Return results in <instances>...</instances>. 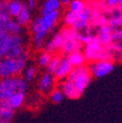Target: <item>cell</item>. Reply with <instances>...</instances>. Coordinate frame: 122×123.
Masks as SVG:
<instances>
[{
    "instance_id": "6da1fadb",
    "label": "cell",
    "mask_w": 122,
    "mask_h": 123,
    "mask_svg": "<svg viewBox=\"0 0 122 123\" xmlns=\"http://www.w3.org/2000/svg\"><path fill=\"white\" fill-rule=\"evenodd\" d=\"M60 19V11L42 13L40 17L35 18L30 24V30L33 37L34 48L39 50L43 48L45 39L49 32L55 27Z\"/></svg>"
},
{
    "instance_id": "7a4b0ae2",
    "label": "cell",
    "mask_w": 122,
    "mask_h": 123,
    "mask_svg": "<svg viewBox=\"0 0 122 123\" xmlns=\"http://www.w3.org/2000/svg\"><path fill=\"white\" fill-rule=\"evenodd\" d=\"M28 61L27 51L16 58L4 57L0 59V78L18 75L26 67Z\"/></svg>"
},
{
    "instance_id": "3957f363",
    "label": "cell",
    "mask_w": 122,
    "mask_h": 123,
    "mask_svg": "<svg viewBox=\"0 0 122 123\" xmlns=\"http://www.w3.org/2000/svg\"><path fill=\"white\" fill-rule=\"evenodd\" d=\"M84 45V55L86 57V60L89 62H95L99 60H111L113 58L111 51L105 48L95 34L91 35L90 39Z\"/></svg>"
},
{
    "instance_id": "277c9868",
    "label": "cell",
    "mask_w": 122,
    "mask_h": 123,
    "mask_svg": "<svg viewBox=\"0 0 122 123\" xmlns=\"http://www.w3.org/2000/svg\"><path fill=\"white\" fill-rule=\"evenodd\" d=\"M27 82L18 75L0 78V100H9L18 91L26 92Z\"/></svg>"
},
{
    "instance_id": "5b68a950",
    "label": "cell",
    "mask_w": 122,
    "mask_h": 123,
    "mask_svg": "<svg viewBox=\"0 0 122 123\" xmlns=\"http://www.w3.org/2000/svg\"><path fill=\"white\" fill-rule=\"evenodd\" d=\"M67 78H69L73 82L76 91L81 96L90 84L91 79H92V74H91L89 68L83 65L79 67H74Z\"/></svg>"
},
{
    "instance_id": "8992f818",
    "label": "cell",
    "mask_w": 122,
    "mask_h": 123,
    "mask_svg": "<svg viewBox=\"0 0 122 123\" xmlns=\"http://www.w3.org/2000/svg\"><path fill=\"white\" fill-rule=\"evenodd\" d=\"M89 69L92 76L96 78H103L113 71L114 64L111 60H99L92 62Z\"/></svg>"
},
{
    "instance_id": "52a82bcc",
    "label": "cell",
    "mask_w": 122,
    "mask_h": 123,
    "mask_svg": "<svg viewBox=\"0 0 122 123\" xmlns=\"http://www.w3.org/2000/svg\"><path fill=\"white\" fill-rule=\"evenodd\" d=\"M25 41L26 39L22 34H12L11 38V46L6 57L16 58L21 56L22 54L26 52L25 49Z\"/></svg>"
},
{
    "instance_id": "ba28073f",
    "label": "cell",
    "mask_w": 122,
    "mask_h": 123,
    "mask_svg": "<svg viewBox=\"0 0 122 123\" xmlns=\"http://www.w3.org/2000/svg\"><path fill=\"white\" fill-rule=\"evenodd\" d=\"M92 13L93 9L90 6H86L79 14H78V19L73 25V28L76 29L77 31H84L87 28L90 27L91 19H92Z\"/></svg>"
},
{
    "instance_id": "9c48e42d",
    "label": "cell",
    "mask_w": 122,
    "mask_h": 123,
    "mask_svg": "<svg viewBox=\"0 0 122 123\" xmlns=\"http://www.w3.org/2000/svg\"><path fill=\"white\" fill-rule=\"evenodd\" d=\"M73 66L71 64V62L67 57H62L61 58V62H60V65L57 68V70L55 71L54 75L55 77L58 79V80H64L66 78L68 77V75L70 74L71 70L73 69Z\"/></svg>"
},
{
    "instance_id": "30bf717a",
    "label": "cell",
    "mask_w": 122,
    "mask_h": 123,
    "mask_svg": "<svg viewBox=\"0 0 122 123\" xmlns=\"http://www.w3.org/2000/svg\"><path fill=\"white\" fill-rule=\"evenodd\" d=\"M65 42V37L63 32H57L56 34H54L49 40L45 41L43 48L45 49V51H47L49 53H55L58 50H61L63 47V44Z\"/></svg>"
},
{
    "instance_id": "8fae6325",
    "label": "cell",
    "mask_w": 122,
    "mask_h": 123,
    "mask_svg": "<svg viewBox=\"0 0 122 123\" xmlns=\"http://www.w3.org/2000/svg\"><path fill=\"white\" fill-rule=\"evenodd\" d=\"M38 86L41 93L45 95L50 94L55 86V75L48 71L45 72L44 74H42V76L39 79Z\"/></svg>"
},
{
    "instance_id": "7c38bea8",
    "label": "cell",
    "mask_w": 122,
    "mask_h": 123,
    "mask_svg": "<svg viewBox=\"0 0 122 123\" xmlns=\"http://www.w3.org/2000/svg\"><path fill=\"white\" fill-rule=\"evenodd\" d=\"M97 37L105 48H109L112 43V28L109 25H104L97 27Z\"/></svg>"
},
{
    "instance_id": "4fadbf2b",
    "label": "cell",
    "mask_w": 122,
    "mask_h": 123,
    "mask_svg": "<svg viewBox=\"0 0 122 123\" xmlns=\"http://www.w3.org/2000/svg\"><path fill=\"white\" fill-rule=\"evenodd\" d=\"M15 109L8 100H0V119L2 123L10 122L14 118Z\"/></svg>"
},
{
    "instance_id": "5bb4252c",
    "label": "cell",
    "mask_w": 122,
    "mask_h": 123,
    "mask_svg": "<svg viewBox=\"0 0 122 123\" xmlns=\"http://www.w3.org/2000/svg\"><path fill=\"white\" fill-rule=\"evenodd\" d=\"M60 89L63 91L65 97H67L68 99H77L80 97L78 92L75 89L73 82L69 78H66L64 80H61Z\"/></svg>"
},
{
    "instance_id": "9a60e30c",
    "label": "cell",
    "mask_w": 122,
    "mask_h": 123,
    "mask_svg": "<svg viewBox=\"0 0 122 123\" xmlns=\"http://www.w3.org/2000/svg\"><path fill=\"white\" fill-rule=\"evenodd\" d=\"M12 34L7 31H0V59L7 56L11 46Z\"/></svg>"
},
{
    "instance_id": "2e32d148",
    "label": "cell",
    "mask_w": 122,
    "mask_h": 123,
    "mask_svg": "<svg viewBox=\"0 0 122 123\" xmlns=\"http://www.w3.org/2000/svg\"><path fill=\"white\" fill-rule=\"evenodd\" d=\"M81 42L78 39H65V42L63 44L62 47V52L65 55H69L71 53H73L74 51L80 50L81 48Z\"/></svg>"
},
{
    "instance_id": "e0dca14e",
    "label": "cell",
    "mask_w": 122,
    "mask_h": 123,
    "mask_svg": "<svg viewBox=\"0 0 122 123\" xmlns=\"http://www.w3.org/2000/svg\"><path fill=\"white\" fill-rule=\"evenodd\" d=\"M24 100H25V92L18 91L16 93H14L8 101L14 109L17 110V109H20V107L24 105Z\"/></svg>"
},
{
    "instance_id": "ac0fdd59",
    "label": "cell",
    "mask_w": 122,
    "mask_h": 123,
    "mask_svg": "<svg viewBox=\"0 0 122 123\" xmlns=\"http://www.w3.org/2000/svg\"><path fill=\"white\" fill-rule=\"evenodd\" d=\"M24 4L21 1V0H11V1H9L8 3V12H9V15L16 19L17 16L21 13V11L23 10Z\"/></svg>"
},
{
    "instance_id": "d6986e66",
    "label": "cell",
    "mask_w": 122,
    "mask_h": 123,
    "mask_svg": "<svg viewBox=\"0 0 122 123\" xmlns=\"http://www.w3.org/2000/svg\"><path fill=\"white\" fill-rule=\"evenodd\" d=\"M68 58L71 62V64L73 67H79V66H83L86 63V57L84 55V52H81L80 50L74 51L73 53L68 55Z\"/></svg>"
},
{
    "instance_id": "ffe728a7",
    "label": "cell",
    "mask_w": 122,
    "mask_h": 123,
    "mask_svg": "<svg viewBox=\"0 0 122 123\" xmlns=\"http://www.w3.org/2000/svg\"><path fill=\"white\" fill-rule=\"evenodd\" d=\"M61 0H46L42 7V13H49L54 11H60L62 7Z\"/></svg>"
},
{
    "instance_id": "44dd1931",
    "label": "cell",
    "mask_w": 122,
    "mask_h": 123,
    "mask_svg": "<svg viewBox=\"0 0 122 123\" xmlns=\"http://www.w3.org/2000/svg\"><path fill=\"white\" fill-rule=\"evenodd\" d=\"M16 20L23 25H27L30 21H31V11H30L28 8H26L25 6H24L23 10L21 11V13L17 16Z\"/></svg>"
},
{
    "instance_id": "7402d4cb",
    "label": "cell",
    "mask_w": 122,
    "mask_h": 123,
    "mask_svg": "<svg viewBox=\"0 0 122 123\" xmlns=\"http://www.w3.org/2000/svg\"><path fill=\"white\" fill-rule=\"evenodd\" d=\"M24 79L28 83L30 81H32L35 76H36V68L34 66H28V67H25L24 68Z\"/></svg>"
},
{
    "instance_id": "603a6c76",
    "label": "cell",
    "mask_w": 122,
    "mask_h": 123,
    "mask_svg": "<svg viewBox=\"0 0 122 123\" xmlns=\"http://www.w3.org/2000/svg\"><path fill=\"white\" fill-rule=\"evenodd\" d=\"M23 25L16 20V19H12L11 23H10V25H9V28H8V32L10 34H22L24 33L23 31Z\"/></svg>"
},
{
    "instance_id": "cb8c5ba5",
    "label": "cell",
    "mask_w": 122,
    "mask_h": 123,
    "mask_svg": "<svg viewBox=\"0 0 122 123\" xmlns=\"http://www.w3.org/2000/svg\"><path fill=\"white\" fill-rule=\"evenodd\" d=\"M68 7L70 11L79 14L86 7V3L84 2V0H71L68 4Z\"/></svg>"
},
{
    "instance_id": "d4e9b609",
    "label": "cell",
    "mask_w": 122,
    "mask_h": 123,
    "mask_svg": "<svg viewBox=\"0 0 122 123\" xmlns=\"http://www.w3.org/2000/svg\"><path fill=\"white\" fill-rule=\"evenodd\" d=\"M52 59V55L51 53L47 52V51H44L43 53H41L38 57V61H37V63H38V66L40 68H47L48 64L50 63V61Z\"/></svg>"
},
{
    "instance_id": "484cf974",
    "label": "cell",
    "mask_w": 122,
    "mask_h": 123,
    "mask_svg": "<svg viewBox=\"0 0 122 123\" xmlns=\"http://www.w3.org/2000/svg\"><path fill=\"white\" fill-rule=\"evenodd\" d=\"M77 19H78V14L68 10L65 15V24L67 26H73Z\"/></svg>"
},
{
    "instance_id": "4316f807",
    "label": "cell",
    "mask_w": 122,
    "mask_h": 123,
    "mask_svg": "<svg viewBox=\"0 0 122 123\" xmlns=\"http://www.w3.org/2000/svg\"><path fill=\"white\" fill-rule=\"evenodd\" d=\"M50 97H51V100H52L53 103L60 104V103L63 102V100L65 98V95L63 93V91L60 88H58V89H53L52 90V92L50 93Z\"/></svg>"
},
{
    "instance_id": "83f0119b",
    "label": "cell",
    "mask_w": 122,
    "mask_h": 123,
    "mask_svg": "<svg viewBox=\"0 0 122 123\" xmlns=\"http://www.w3.org/2000/svg\"><path fill=\"white\" fill-rule=\"evenodd\" d=\"M12 17L10 15H5V16H0V31H7L12 21Z\"/></svg>"
},
{
    "instance_id": "f1b7e54d",
    "label": "cell",
    "mask_w": 122,
    "mask_h": 123,
    "mask_svg": "<svg viewBox=\"0 0 122 123\" xmlns=\"http://www.w3.org/2000/svg\"><path fill=\"white\" fill-rule=\"evenodd\" d=\"M60 62H61V58L58 57V56H55V57H52L50 63L48 64L47 66V71L50 72V73H55V71L57 70L59 65H60Z\"/></svg>"
},
{
    "instance_id": "f546056e",
    "label": "cell",
    "mask_w": 122,
    "mask_h": 123,
    "mask_svg": "<svg viewBox=\"0 0 122 123\" xmlns=\"http://www.w3.org/2000/svg\"><path fill=\"white\" fill-rule=\"evenodd\" d=\"M8 0H0V16L9 15L8 12Z\"/></svg>"
},
{
    "instance_id": "4dcf8cb0",
    "label": "cell",
    "mask_w": 122,
    "mask_h": 123,
    "mask_svg": "<svg viewBox=\"0 0 122 123\" xmlns=\"http://www.w3.org/2000/svg\"><path fill=\"white\" fill-rule=\"evenodd\" d=\"M24 6L32 12L36 8V0H26V2L24 3Z\"/></svg>"
},
{
    "instance_id": "1f68e13d",
    "label": "cell",
    "mask_w": 122,
    "mask_h": 123,
    "mask_svg": "<svg viewBox=\"0 0 122 123\" xmlns=\"http://www.w3.org/2000/svg\"><path fill=\"white\" fill-rule=\"evenodd\" d=\"M104 4L108 8H113L118 5V0H104Z\"/></svg>"
},
{
    "instance_id": "d6a6232c",
    "label": "cell",
    "mask_w": 122,
    "mask_h": 123,
    "mask_svg": "<svg viewBox=\"0 0 122 123\" xmlns=\"http://www.w3.org/2000/svg\"><path fill=\"white\" fill-rule=\"evenodd\" d=\"M71 0H61V2H62L63 5H68L70 3Z\"/></svg>"
},
{
    "instance_id": "836d02e7",
    "label": "cell",
    "mask_w": 122,
    "mask_h": 123,
    "mask_svg": "<svg viewBox=\"0 0 122 123\" xmlns=\"http://www.w3.org/2000/svg\"><path fill=\"white\" fill-rule=\"evenodd\" d=\"M118 5L119 6H122V0H118Z\"/></svg>"
},
{
    "instance_id": "e575fe53",
    "label": "cell",
    "mask_w": 122,
    "mask_h": 123,
    "mask_svg": "<svg viewBox=\"0 0 122 123\" xmlns=\"http://www.w3.org/2000/svg\"><path fill=\"white\" fill-rule=\"evenodd\" d=\"M120 28L122 29V15H121V25H120Z\"/></svg>"
}]
</instances>
